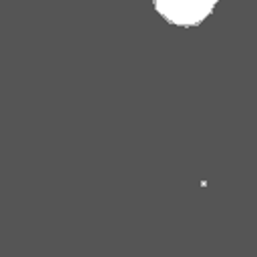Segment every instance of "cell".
Here are the masks:
<instances>
[{
    "label": "cell",
    "instance_id": "cell-1",
    "mask_svg": "<svg viewBox=\"0 0 257 257\" xmlns=\"http://www.w3.org/2000/svg\"><path fill=\"white\" fill-rule=\"evenodd\" d=\"M155 10L171 24H179V26H193L199 24L211 10H213V2H161L157 0Z\"/></svg>",
    "mask_w": 257,
    "mask_h": 257
}]
</instances>
